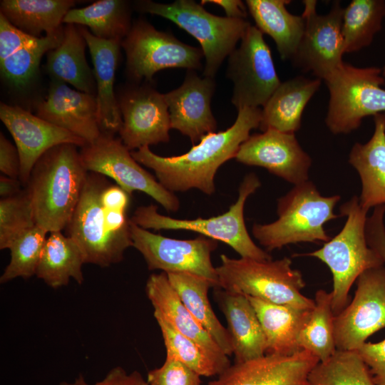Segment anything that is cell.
<instances>
[{"instance_id": "cell-34", "label": "cell", "mask_w": 385, "mask_h": 385, "mask_svg": "<svg viewBox=\"0 0 385 385\" xmlns=\"http://www.w3.org/2000/svg\"><path fill=\"white\" fill-rule=\"evenodd\" d=\"M63 23L87 26L99 38L121 42L133 24L130 4L123 0H100L86 7L71 9Z\"/></svg>"}, {"instance_id": "cell-9", "label": "cell", "mask_w": 385, "mask_h": 385, "mask_svg": "<svg viewBox=\"0 0 385 385\" xmlns=\"http://www.w3.org/2000/svg\"><path fill=\"white\" fill-rule=\"evenodd\" d=\"M109 184L106 176L88 172L79 200L66 227L67 236L78 244L85 263L107 267L123 260L133 246L130 231L113 232L101 202L102 190Z\"/></svg>"}, {"instance_id": "cell-25", "label": "cell", "mask_w": 385, "mask_h": 385, "mask_svg": "<svg viewBox=\"0 0 385 385\" xmlns=\"http://www.w3.org/2000/svg\"><path fill=\"white\" fill-rule=\"evenodd\" d=\"M374 121L371 138L364 144L356 143L349 155L361 182L359 204L366 211L385 205V113L375 115Z\"/></svg>"}, {"instance_id": "cell-29", "label": "cell", "mask_w": 385, "mask_h": 385, "mask_svg": "<svg viewBox=\"0 0 385 385\" xmlns=\"http://www.w3.org/2000/svg\"><path fill=\"white\" fill-rule=\"evenodd\" d=\"M287 0H247L245 4L255 26L274 41L281 58H293L302 37L305 21L302 15L288 11Z\"/></svg>"}, {"instance_id": "cell-49", "label": "cell", "mask_w": 385, "mask_h": 385, "mask_svg": "<svg viewBox=\"0 0 385 385\" xmlns=\"http://www.w3.org/2000/svg\"><path fill=\"white\" fill-rule=\"evenodd\" d=\"M382 76H384V78H385V66L382 70Z\"/></svg>"}, {"instance_id": "cell-32", "label": "cell", "mask_w": 385, "mask_h": 385, "mask_svg": "<svg viewBox=\"0 0 385 385\" xmlns=\"http://www.w3.org/2000/svg\"><path fill=\"white\" fill-rule=\"evenodd\" d=\"M83 264V255L75 240L61 231L51 232L44 244L36 276L53 289L67 285L71 279L81 284Z\"/></svg>"}, {"instance_id": "cell-15", "label": "cell", "mask_w": 385, "mask_h": 385, "mask_svg": "<svg viewBox=\"0 0 385 385\" xmlns=\"http://www.w3.org/2000/svg\"><path fill=\"white\" fill-rule=\"evenodd\" d=\"M303 3L302 15L305 26L292 62L297 68L324 81L344 63V8L339 1H335L327 14H318L316 1L305 0Z\"/></svg>"}, {"instance_id": "cell-11", "label": "cell", "mask_w": 385, "mask_h": 385, "mask_svg": "<svg viewBox=\"0 0 385 385\" xmlns=\"http://www.w3.org/2000/svg\"><path fill=\"white\" fill-rule=\"evenodd\" d=\"M126 55L127 71L135 81H151L160 70L200 69L204 56L200 48L188 45L171 34L155 29L148 22L135 21L121 42Z\"/></svg>"}, {"instance_id": "cell-20", "label": "cell", "mask_w": 385, "mask_h": 385, "mask_svg": "<svg viewBox=\"0 0 385 385\" xmlns=\"http://www.w3.org/2000/svg\"><path fill=\"white\" fill-rule=\"evenodd\" d=\"M215 90L214 78L200 77L189 70L180 87L164 94L171 128L189 137L193 145L217 129L210 107Z\"/></svg>"}, {"instance_id": "cell-12", "label": "cell", "mask_w": 385, "mask_h": 385, "mask_svg": "<svg viewBox=\"0 0 385 385\" xmlns=\"http://www.w3.org/2000/svg\"><path fill=\"white\" fill-rule=\"evenodd\" d=\"M227 77L233 83L232 103L238 110L264 106L281 83L263 34L250 25L228 56Z\"/></svg>"}, {"instance_id": "cell-28", "label": "cell", "mask_w": 385, "mask_h": 385, "mask_svg": "<svg viewBox=\"0 0 385 385\" xmlns=\"http://www.w3.org/2000/svg\"><path fill=\"white\" fill-rule=\"evenodd\" d=\"M145 293L154 312L161 315L177 331L213 354L219 357L228 356L183 304L166 273L152 274L146 282Z\"/></svg>"}, {"instance_id": "cell-14", "label": "cell", "mask_w": 385, "mask_h": 385, "mask_svg": "<svg viewBox=\"0 0 385 385\" xmlns=\"http://www.w3.org/2000/svg\"><path fill=\"white\" fill-rule=\"evenodd\" d=\"M385 328V267H373L356 279L351 302L334 317L337 350L356 351Z\"/></svg>"}, {"instance_id": "cell-22", "label": "cell", "mask_w": 385, "mask_h": 385, "mask_svg": "<svg viewBox=\"0 0 385 385\" xmlns=\"http://www.w3.org/2000/svg\"><path fill=\"white\" fill-rule=\"evenodd\" d=\"M63 38V26L41 38L12 25L0 13V68L2 76L17 88L25 86L36 74L42 56L57 48Z\"/></svg>"}, {"instance_id": "cell-6", "label": "cell", "mask_w": 385, "mask_h": 385, "mask_svg": "<svg viewBox=\"0 0 385 385\" xmlns=\"http://www.w3.org/2000/svg\"><path fill=\"white\" fill-rule=\"evenodd\" d=\"M261 185L255 173L245 176L239 188L236 202L220 215L207 219H175L160 214L155 205L138 207L130 220L144 229L185 230L221 241L230 246L241 257L259 261L272 260L267 251L258 247L250 237L244 219V207L247 197Z\"/></svg>"}, {"instance_id": "cell-43", "label": "cell", "mask_w": 385, "mask_h": 385, "mask_svg": "<svg viewBox=\"0 0 385 385\" xmlns=\"http://www.w3.org/2000/svg\"><path fill=\"white\" fill-rule=\"evenodd\" d=\"M59 385H149L147 380L138 371L128 373L123 367L111 369L106 376L95 384H88L84 376L78 375L72 382L61 381Z\"/></svg>"}, {"instance_id": "cell-41", "label": "cell", "mask_w": 385, "mask_h": 385, "mask_svg": "<svg viewBox=\"0 0 385 385\" xmlns=\"http://www.w3.org/2000/svg\"><path fill=\"white\" fill-rule=\"evenodd\" d=\"M149 385H201L200 376L182 362L166 357L158 368L148 371Z\"/></svg>"}, {"instance_id": "cell-35", "label": "cell", "mask_w": 385, "mask_h": 385, "mask_svg": "<svg viewBox=\"0 0 385 385\" xmlns=\"http://www.w3.org/2000/svg\"><path fill=\"white\" fill-rule=\"evenodd\" d=\"M154 317L160 327L166 349V357L176 359L200 376H219L230 365L228 356L219 357L194 340L177 331L157 312Z\"/></svg>"}, {"instance_id": "cell-16", "label": "cell", "mask_w": 385, "mask_h": 385, "mask_svg": "<svg viewBox=\"0 0 385 385\" xmlns=\"http://www.w3.org/2000/svg\"><path fill=\"white\" fill-rule=\"evenodd\" d=\"M118 103L122 117L118 133L130 151L170 140V115L164 94L150 87H133L125 91Z\"/></svg>"}, {"instance_id": "cell-39", "label": "cell", "mask_w": 385, "mask_h": 385, "mask_svg": "<svg viewBox=\"0 0 385 385\" xmlns=\"http://www.w3.org/2000/svg\"><path fill=\"white\" fill-rule=\"evenodd\" d=\"M48 232L36 225L17 237L11 244V259L0 277V283L17 277L28 279L36 275L41 255Z\"/></svg>"}, {"instance_id": "cell-31", "label": "cell", "mask_w": 385, "mask_h": 385, "mask_svg": "<svg viewBox=\"0 0 385 385\" xmlns=\"http://www.w3.org/2000/svg\"><path fill=\"white\" fill-rule=\"evenodd\" d=\"M167 276L183 304L222 351L228 356L233 354L230 333L219 321L208 299L212 284L202 277L190 273H168Z\"/></svg>"}, {"instance_id": "cell-2", "label": "cell", "mask_w": 385, "mask_h": 385, "mask_svg": "<svg viewBox=\"0 0 385 385\" xmlns=\"http://www.w3.org/2000/svg\"><path fill=\"white\" fill-rule=\"evenodd\" d=\"M77 147L63 143L46 151L35 163L24 187L36 225L48 233L66 228L88 174Z\"/></svg>"}, {"instance_id": "cell-46", "label": "cell", "mask_w": 385, "mask_h": 385, "mask_svg": "<svg viewBox=\"0 0 385 385\" xmlns=\"http://www.w3.org/2000/svg\"><path fill=\"white\" fill-rule=\"evenodd\" d=\"M100 198L102 205L110 210L126 211L130 204V195L118 185L109 183Z\"/></svg>"}, {"instance_id": "cell-37", "label": "cell", "mask_w": 385, "mask_h": 385, "mask_svg": "<svg viewBox=\"0 0 385 385\" xmlns=\"http://www.w3.org/2000/svg\"><path fill=\"white\" fill-rule=\"evenodd\" d=\"M314 302L311 315L299 334L298 344L302 350L312 353L319 361H324L337 350L332 292L317 290Z\"/></svg>"}, {"instance_id": "cell-33", "label": "cell", "mask_w": 385, "mask_h": 385, "mask_svg": "<svg viewBox=\"0 0 385 385\" xmlns=\"http://www.w3.org/2000/svg\"><path fill=\"white\" fill-rule=\"evenodd\" d=\"M75 4L72 0H2L0 11L15 27L41 38L58 31Z\"/></svg>"}, {"instance_id": "cell-26", "label": "cell", "mask_w": 385, "mask_h": 385, "mask_svg": "<svg viewBox=\"0 0 385 385\" xmlns=\"http://www.w3.org/2000/svg\"><path fill=\"white\" fill-rule=\"evenodd\" d=\"M321 83V79L302 76L281 82L262 107L260 130L263 132L273 129L294 134L301 127L305 107Z\"/></svg>"}, {"instance_id": "cell-10", "label": "cell", "mask_w": 385, "mask_h": 385, "mask_svg": "<svg viewBox=\"0 0 385 385\" xmlns=\"http://www.w3.org/2000/svg\"><path fill=\"white\" fill-rule=\"evenodd\" d=\"M80 155L88 172L109 177L130 195L143 192L168 212H175L180 202L174 193L166 190L155 177L140 166L114 134L101 131L94 141L81 148Z\"/></svg>"}, {"instance_id": "cell-5", "label": "cell", "mask_w": 385, "mask_h": 385, "mask_svg": "<svg viewBox=\"0 0 385 385\" xmlns=\"http://www.w3.org/2000/svg\"><path fill=\"white\" fill-rule=\"evenodd\" d=\"M220 260L216 267L217 288L277 304L314 309V300L301 293L305 282L289 258L259 261L221 255Z\"/></svg>"}, {"instance_id": "cell-17", "label": "cell", "mask_w": 385, "mask_h": 385, "mask_svg": "<svg viewBox=\"0 0 385 385\" xmlns=\"http://www.w3.org/2000/svg\"><path fill=\"white\" fill-rule=\"evenodd\" d=\"M235 158L247 165L262 167L294 185L309 180L312 159L294 133L269 129L250 135Z\"/></svg>"}, {"instance_id": "cell-24", "label": "cell", "mask_w": 385, "mask_h": 385, "mask_svg": "<svg viewBox=\"0 0 385 385\" xmlns=\"http://www.w3.org/2000/svg\"><path fill=\"white\" fill-rule=\"evenodd\" d=\"M215 289L214 296L227 322L235 362L265 356V335L247 296Z\"/></svg>"}, {"instance_id": "cell-19", "label": "cell", "mask_w": 385, "mask_h": 385, "mask_svg": "<svg viewBox=\"0 0 385 385\" xmlns=\"http://www.w3.org/2000/svg\"><path fill=\"white\" fill-rule=\"evenodd\" d=\"M319 362L306 350L289 356L265 354L231 364L207 385H310L309 375Z\"/></svg>"}, {"instance_id": "cell-42", "label": "cell", "mask_w": 385, "mask_h": 385, "mask_svg": "<svg viewBox=\"0 0 385 385\" xmlns=\"http://www.w3.org/2000/svg\"><path fill=\"white\" fill-rule=\"evenodd\" d=\"M356 351L366 364L376 385H385V339L364 343Z\"/></svg>"}, {"instance_id": "cell-47", "label": "cell", "mask_w": 385, "mask_h": 385, "mask_svg": "<svg viewBox=\"0 0 385 385\" xmlns=\"http://www.w3.org/2000/svg\"><path fill=\"white\" fill-rule=\"evenodd\" d=\"M212 3L221 6L226 14V17L232 19H245L247 16L246 7L240 0H212L202 1L201 4Z\"/></svg>"}, {"instance_id": "cell-45", "label": "cell", "mask_w": 385, "mask_h": 385, "mask_svg": "<svg viewBox=\"0 0 385 385\" xmlns=\"http://www.w3.org/2000/svg\"><path fill=\"white\" fill-rule=\"evenodd\" d=\"M0 170L6 176L19 178L20 158L17 148L2 133L0 134Z\"/></svg>"}, {"instance_id": "cell-27", "label": "cell", "mask_w": 385, "mask_h": 385, "mask_svg": "<svg viewBox=\"0 0 385 385\" xmlns=\"http://www.w3.org/2000/svg\"><path fill=\"white\" fill-rule=\"evenodd\" d=\"M247 297L255 309L265 335V354L289 356L302 351L298 338L312 309Z\"/></svg>"}, {"instance_id": "cell-48", "label": "cell", "mask_w": 385, "mask_h": 385, "mask_svg": "<svg viewBox=\"0 0 385 385\" xmlns=\"http://www.w3.org/2000/svg\"><path fill=\"white\" fill-rule=\"evenodd\" d=\"M19 179L12 178L4 175L0 176V196L1 198L10 197L20 193L24 188Z\"/></svg>"}, {"instance_id": "cell-1", "label": "cell", "mask_w": 385, "mask_h": 385, "mask_svg": "<svg viewBox=\"0 0 385 385\" xmlns=\"http://www.w3.org/2000/svg\"><path fill=\"white\" fill-rule=\"evenodd\" d=\"M261 119L262 109L245 107L238 110L232 126L206 134L183 155L160 156L149 146L131 151V155L140 164L152 169L158 182L173 193L195 188L212 195L215 191V176L218 168L235 157L250 131L260 127Z\"/></svg>"}, {"instance_id": "cell-18", "label": "cell", "mask_w": 385, "mask_h": 385, "mask_svg": "<svg viewBox=\"0 0 385 385\" xmlns=\"http://www.w3.org/2000/svg\"><path fill=\"white\" fill-rule=\"evenodd\" d=\"M0 119L13 137L20 158L19 180L25 187L33 168L48 150L63 143L83 147L87 143L17 106L0 105Z\"/></svg>"}, {"instance_id": "cell-38", "label": "cell", "mask_w": 385, "mask_h": 385, "mask_svg": "<svg viewBox=\"0 0 385 385\" xmlns=\"http://www.w3.org/2000/svg\"><path fill=\"white\" fill-rule=\"evenodd\" d=\"M310 385H376L369 368L356 351L336 350L311 371Z\"/></svg>"}, {"instance_id": "cell-13", "label": "cell", "mask_w": 385, "mask_h": 385, "mask_svg": "<svg viewBox=\"0 0 385 385\" xmlns=\"http://www.w3.org/2000/svg\"><path fill=\"white\" fill-rule=\"evenodd\" d=\"M133 246L143 255L148 270L168 273H190L208 279L218 287L211 254L217 241L202 235L191 240H177L153 233L130 219Z\"/></svg>"}, {"instance_id": "cell-23", "label": "cell", "mask_w": 385, "mask_h": 385, "mask_svg": "<svg viewBox=\"0 0 385 385\" xmlns=\"http://www.w3.org/2000/svg\"><path fill=\"white\" fill-rule=\"evenodd\" d=\"M78 26L86 41L94 67L101 131L112 134L118 133L122 125V117L113 84L121 41L99 38L85 26Z\"/></svg>"}, {"instance_id": "cell-21", "label": "cell", "mask_w": 385, "mask_h": 385, "mask_svg": "<svg viewBox=\"0 0 385 385\" xmlns=\"http://www.w3.org/2000/svg\"><path fill=\"white\" fill-rule=\"evenodd\" d=\"M96 95L53 80L45 99L36 106V115L84 140L94 141L101 133Z\"/></svg>"}, {"instance_id": "cell-3", "label": "cell", "mask_w": 385, "mask_h": 385, "mask_svg": "<svg viewBox=\"0 0 385 385\" xmlns=\"http://www.w3.org/2000/svg\"><path fill=\"white\" fill-rule=\"evenodd\" d=\"M340 198L322 196L309 180L294 185L278 199V218L269 224H254L252 235L267 251L298 242H327L331 238L324 226L339 217L334 208Z\"/></svg>"}, {"instance_id": "cell-7", "label": "cell", "mask_w": 385, "mask_h": 385, "mask_svg": "<svg viewBox=\"0 0 385 385\" xmlns=\"http://www.w3.org/2000/svg\"><path fill=\"white\" fill-rule=\"evenodd\" d=\"M137 9L165 18L195 38L205 59L203 76L212 78L250 26L245 19L222 17L207 12L202 4L192 0H177L170 4L140 1Z\"/></svg>"}, {"instance_id": "cell-40", "label": "cell", "mask_w": 385, "mask_h": 385, "mask_svg": "<svg viewBox=\"0 0 385 385\" xmlns=\"http://www.w3.org/2000/svg\"><path fill=\"white\" fill-rule=\"evenodd\" d=\"M36 225L29 192L0 200V249H9L21 234Z\"/></svg>"}, {"instance_id": "cell-8", "label": "cell", "mask_w": 385, "mask_h": 385, "mask_svg": "<svg viewBox=\"0 0 385 385\" xmlns=\"http://www.w3.org/2000/svg\"><path fill=\"white\" fill-rule=\"evenodd\" d=\"M324 81L329 93L325 123L333 134H348L364 118L385 113V80L380 68L344 62Z\"/></svg>"}, {"instance_id": "cell-30", "label": "cell", "mask_w": 385, "mask_h": 385, "mask_svg": "<svg viewBox=\"0 0 385 385\" xmlns=\"http://www.w3.org/2000/svg\"><path fill=\"white\" fill-rule=\"evenodd\" d=\"M86 46L78 26L66 24L62 42L47 53L46 68L53 80L68 83L77 91L96 95L94 74L85 56Z\"/></svg>"}, {"instance_id": "cell-44", "label": "cell", "mask_w": 385, "mask_h": 385, "mask_svg": "<svg viewBox=\"0 0 385 385\" xmlns=\"http://www.w3.org/2000/svg\"><path fill=\"white\" fill-rule=\"evenodd\" d=\"M384 213L385 205L374 207L371 215L366 220V237L369 246L380 255L385 263Z\"/></svg>"}, {"instance_id": "cell-4", "label": "cell", "mask_w": 385, "mask_h": 385, "mask_svg": "<svg viewBox=\"0 0 385 385\" xmlns=\"http://www.w3.org/2000/svg\"><path fill=\"white\" fill-rule=\"evenodd\" d=\"M346 217L342 230L322 247L304 255L316 257L329 268L333 277L332 310L335 316L347 305L353 283L364 271L384 265L380 255L371 248L366 237L367 212L356 196L339 208Z\"/></svg>"}, {"instance_id": "cell-36", "label": "cell", "mask_w": 385, "mask_h": 385, "mask_svg": "<svg viewBox=\"0 0 385 385\" xmlns=\"http://www.w3.org/2000/svg\"><path fill=\"white\" fill-rule=\"evenodd\" d=\"M385 1L352 0L344 8L342 35L344 51L352 53L369 46L381 29Z\"/></svg>"}]
</instances>
